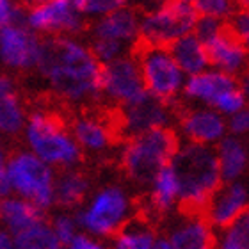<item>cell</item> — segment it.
I'll list each match as a JSON object with an SVG mask.
<instances>
[{
	"label": "cell",
	"mask_w": 249,
	"mask_h": 249,
	"mask_svg": "<svg viewBox=\"0 0 249 249\" xmlns=\"http://www.w3.org/2000/svg\"><path fill=\"white\" fill-rule=\"evenodd\" d=\"M36 70L47 82L50 93L62 104L82 107L102 100V64L88 43L77 36L43 37Z\"/></svg>",
	"instance_id": "obj_1"
},
{
	"label": "cell",
	"mask_w": 249,
	"mask_h": 249,
	"mask_svg": "<svg viewBox=\"0 0 249 249\" xmlns=\"http://www.w3.org/2000/svg\"><path fill=\"white\" fill-rule=\"evenodd\" d=\"M180 182V201L183 212H203L212 194L223 183L213 146L199 142H180L171 159Z\"/></svg>",
	"instance_id": "obj_2"
},
{
	"label": "cell",
	"mask_w": 249,
	"mask_h": 249,
	"mask_svg": "<svg viewBox=\"0 0 249 249\" xmlns=\"http://www.w3.org/2000/svg\"><path fill=\"white\" fill-rule=\"evenodd\" d=\"M21 135L27 150L53 169H68L80 164L82 150L71 135L70 124L50 109H34L27 112Z\"/></svg>",
	"instance_id": "obj_3"
},
{
	"label": "cell",
	"mask_w": 249,
	"mask_h": 249,
	"mask_svg": "<svg viewBox=\"0 0 249 249\" xmlns=\"http://www.w3.org/2000/svg\"><path fill=\"white\" fill-rule=\"evenodd\" d=\"M180 139L171 126H160L124 137L120 160L126 177L137 185H148L157 171L169 164Z\"/></svg>",
	"instance_id": "obj_4"
},
{
	"label": "cell",
	"mask_w": 249,
	"mask_h": 249,
	"mask_svg": "<svg viewBox=\"0 0 249 249\" xmlns=\"http://www.w3.org/2000/svg\"><path fill=\"white\" fill-rule=\"evenodd\" d=\"M132 213L134 203L128 192L120 185H105L86 197L75 215L80 230L100 240H107L128 223Z\"/></svg>",
	"instance_id": "obj_5"
},
{
	"label": "cell",
	"mask_w": 249,
	"mask_h": 249,
	"mask_svg": "<svg viewBox=\"0 0 249 249\" xmlns=\"http://www.w3.org/2000/svg\"><path fill=\"white\" fill-rule=\"evenodd\" d=\"M53 185L55 169L32 151L23 150L9 155L5 164V187L9 194L23 197L43 212H48L55 207Z\"/></svg>",
	"instance_id": "obj_6"
},
{
	"label": "cell",
	"mask_w": 249,
	"mask_h": 249,
	"mask_svg": "<svg viewBox=\"0 0 249 249\" xmlns=\"http://www.w3.org/2000/svg\"><path fill=\"white\" fill-rule=\"evenodd\" d=\"M197 16L199 15L192 4L180 0H162L141 16L139 43L169 47L178 37L192 32Z\"/></svg>",
	"instance_id": "obj_7"
},
{
	"label": "cell",
	"mask_w": 249,
	"mask_h": 249,
	"mask_svg": "<svg viewBox=\"0 0 249 249\" xmlns=\"http://www.w3.org/2000/svg\"><path fill=\"white\" fill-rule=\"evenodd\" d=\"M134 53L139 62L142 82L148 94L167 104H175L178 96H182L187 77L171 55L169 48L139 43V48Z\"/></svg>",
	"instance_id": "obj_8"
},
{
	"label": "cell",
	"mask_w": 249,
	"mask_h": 249,
	"mask_svg": "<svg viewBox=\"0 0 249 249\" xmlns=\"http://www.w3.org/2000/svg\"><path fill=\"white\" fill-rule=\"evenodd\" d=\"M146 94L148 91L142 82L139 62L134 52L121 55L107 64H102V75H100L102 100L120 109L123 105L144 98Z\"/></svg>",
	"instance_id": "obj_9"
},
{
	"label": "cell",
	"mask_w": 249,
	"mask_h": 249,
	"mask_svg": "<svg viewBox=\"0 0 249 249\" xmlns=\"http://www.w3.org/2000/svg\"><path fill=\"white\" fill-rule=\"evenodd\" d=\"M86 20L70 0H43L23 11V21L41 37L78 36L86 29Z\"/></svg>",
	"instance_id": "obj_10"
},
{
	"label": "cell",
	"mask_w": 249,
	"mask_h": 249,
	"mask_svg": "<svg viewBox=\"0 0 249 249\" xmlns=\"http://www.w3.org/2000/svg\"><path fill=\"white\" fill-rule=\"evenodd\" d=\"M41 47L43 37L23 18L0 25V64L11 71L36 70Z\"/></svg>",
	"instance_id": "obj_11"
},
{
	"label": "cell",
	"mask_w": 249,
	"mask_h": 249,
	"mask_svg": "<svg viewBox=\"0 0 249 249\" xmlns=\"http://www.w3.org/2000/svg\"><path fill=\"white\" fill-rule=\"evenodd\" d=\"M171 105L173 104L162 102L151 94H146L144 98L118 109V116L114 120L116 130L123 137H132L153 128L171 126L175 118Z\"/></svg>",
	"instance_id": "obj_12"
},
{
	"label": "cell",
	"mask_w": 249,
	"mask_h": 249,
	"mask_svg": "<svg viewBox=\"0 0 249 249\" xmlns=\"http://www.w3.org/2000/svg\"><path fill=\"white\" fill-rule=\"evenodd\" d=\"M178 126H180V135L185 141L208 146H215L228 134L226 118L213 107L207 105L183 112L180 116Z\"/></svg>",
	"instance_id": "obj_13"
},
{
	"label": "cell",
	"mask_w": 249,
	"mask_h": 249,
	"mask_svg": "<svg viewBox=\"0 0 249 249\" xmlns=\"http://www.w3.org/2000/svg\"><path fill=\"white\" fill-rule=\"evenodd\" d=\"M71 135L77 141L78 148L88 153H105L112 148L118 135L114 121H109L107 118L94 112H80L70 123Z\"/></svg>",
	"instance_id": "obj_14"
},
{
	"label": "cell",
	"mask_w": 249,
	"mask_h": 249,
	"mask_svg": "<svg viewBox=\"0 0 249 249\" xmlns=\"http://www.w3.org/2000/svg\"><path fill=\"white\" fill-rule=\"evenodd\" d=\"M249 194L239 180L223 182L219 189L212 194L208 203L203 208V215L213 230H223L228 226L240 212L249 207Z\"/></svg>",
	"instance_id": "obj_15"
},
{
	"label": "cell",
	"mask_w": 249,
	"mask_h": 249,
	"mask_svg": "<svg viewBox=\"0 0 249 249\" xmlns=\"http://www.w3.org/2000/svg\"><path fill=\"white\" fill-rule=\"evenodd\" d=\"M139 21L141 15L128 5H118L116 9L94 18L91 25V37H102L118 41L130 50L139 45Z\"/></svg>",
	"instance_id": "obj_16"
},
{
	"label": "cell",
	"mask_w": 249,
	"mask_h": 249,
	"mask_svg": "<svg viewBox=\"0 0 249 249\" xmlns=\"http://www.w3.org/2000/svg\"><path fill=\"white\" fill-rule=\"evenodd\" d=\"M237 84H239V78L208 66L207 70L194 73V75H189L185 78L182 96L185 100H189V102H194V104L215 107L219 98L230 88H233Z\"/></svg>",
	"instance_id": "obj_17"
},
{
	"label": "cell",
	"mask_w": 249,
	"mask_h": 249,
	"mask_svg": "<svg viewBox=\"0 0 249 249\" xmlns=\"http://www.w3.org/2000/svg\"><path fill=\"white\" fill-rule=\"evenodd\" d=\"M208 52V62L210 66L239 78L249 68V53L244 45L226 29L221 31L215 37L205 43Z\"/></svg>",
	"instance_id": "obj_18"
},
{
	"label": "cell",
	"mask_w": 249,
	"mask_h": 249,
	"mask_svg": "<svg viewBox=\"0 0 249 249\" xmlns=\"http://www.w3.org/2000/svg\"><path fill=\"white\" fill-rule=\"evenodd\" d=\"M187 217L166 235L171 249H210L215 244V230L201 212H185Z\"/></svg>",
	"instance_id": "obj_19"
},
{
	"label": "cell",
	"mask_w": 249,
	"mask_h": 249,
	"mask_svg": "<svg viewBox=\"0 0 249 249\" xmlns=\"http://www.w3.org/2000/svg\"><path fill=\"white\" fill-rule=\"evenodd\" d=\"M27 120L25 104L9 75L0 73V135L16 137L21 134Z\"/></svg>",
	"instance_id": "obj_20"
},
{
	"label": "cell",
	"mask_w": 249,
	"mask_h": 249,
	"mask_svg": "<svg viewBox=\"0 0 249 249\" xmlns=\"http://www.w3.org/2000/svg\"><path fill=\"white\" fill-rule=\"evenodd\" d=\"M89 191L91 183L82 171L77 167L61 169V175H55L53 203L62 210H77L89 196Z\"/></svg>",
	"instance_id": "obj_21"
},
{
	"label": "cell",
	"mask_w": 249,
	"mask_h": 249,
	"mask_svg": "<svg viewBox=\"0 0 249 249\" xmlns=\"http://www.w3.org/2000/svg\"><path fill=\"white\" fill-rule=\"evenodd\" d=\"M215 146L217 148H213V150H215V157H217V167L221 180L223 182L239 180L246 173L249 164V155L244 142L237 135L226 134Z\"/></svg>",
	"instance_id": "obj_22"
},
{
	"label": "cell",
	"mask_w": 249,
	"mask_h": 249,
	"mask_svg": "<svg viewBox=\"0 0 249 249\" xmlns=\"http://www.w3.org/2000/svg\"><path fill=\"white\" fill-rule=\"evenodd\" d=\"M41 217H45V212L41 208H37L34 203L27 201L23 197L7 192L0 199V224L11 235L25 230L27 226H31Z\"/></svg>",
	"instance_id": "obj_23"
},
{
	"label": "cell",
	"mask_w": 249,
	"mask_h": 249,
	"mask_svg": "<svg viewBox=\"0 0 249 249\" xmlns=\"http://www.w3.org/2000/svg\"><path fill=\"white\" fill-rule=\"evenodd\" d=\"M150 189V207L157 213H167L180 201V182L171 162L159 169L148 183Z\"/></svg>",
	"instance_id": "obj_24"
},
{
	"label": "cell",
	"mask_w": 249,
	"mask_h": 249,
	"mask_svg": "<svg viewBox=\"0 0 249 249\" xmlns=\"http://www.w3.org/2000/svg\"><path fill=\"white\" fill-rule=\"evenodd\" d=\"M167 48L175 57L177 64L180 66V70L185 73V77L203 71L210 66L207 45L194 32H189L185 36L178 37L177 41H173Z\"/></svg>",
	"instance_id": "obj_25"
},
{
	"label": "cell",
	"mask_w": 249,
	"mask_h": 249,
	"mask_svg": "<svg viewBox=\"0 0 249 249\" xmlns=\"http://www.w3.org/2000/svg\"><path fill=\"white\" fill-rule=\"evenodd\" d=\"M13 246L18 249H59L57 242L52 231L50 221L41 217L39 221L32 223L25 230L13 235Z\"/></svg>",
	"instance_id": "obj_26"
},
{
	"label": "cell",
	"mask_w": 249,
	"mask_h": 249,
	"mask_svg": "<svg viewBox=\"0 0 249 249\" xmlns=\"http://www.w3.org/2000/svg\"><path fill=\"white\" fill-rule=\"evenodd\" d=\"M116 249H153L157 233L144 221L130 219L123 228L112 237Z\"/></svg>",
	"instance_id": "obj_27"
},
{
	"label": "cell",
	"mask_w": 249,
	"mask_h": 249,
	"mask_svg": "<svg viewBox=\"0 0 249 249\" xmlns=\"http://www.w3.org/2000/svg\"><path fill=\"white\" fill-rule=\"evenodd\" d=\"M219 231L217 246L221 249H249V207Z\"/></svg>",
	"instance_id": "obj_28"
},
{
	"label": "cell",
	"mask_w": 249,
	"mask_h": 249,
	"mask_svg": "<svg viewBox=\"0 0 249 249\" xmlns=\"http://www.w3.org/2000/svg\"><path fill=\"white\" fill-rule=\"evenodd\" d=\"M50 226H52V231L57 242L61 244V248H68L73 237L80 231L77 215L71 210H61L59 213H55L53 219L50 221Z\"/></svg>",
	"instance_id": "obj_29"
},
{
	"label": "cell",
	"mask_w": 249,
	"mask_h": 249,
	"mask_svg": "<svg viewBox=\"0 0 249 249\" xmlns=\"http://www.w3.org/2000/svg\"><path fill=\"white\" fill-rule=\"evenodd\" d=\"M192 5L199 16H212L221 21H228L239 9L237 0H196Z\"/></svg>",
	"instance_id": "obj_30"
},
{
	"label": "cell",
	"mask_w": 249,
	"mask_h": 249,
	"mask_svg": "<svg viewBox=\"0 0 249 249\" xmlns=\"http://www.w3.org/2000/svg\"><path fill=\"white\" fill-rule=\"evenodd\" d=\"M91 52L94 53V57L98 59L100 64H107V62L114 61V59L126 55V53L134 52L128 47H124L118 41H110V39H102V37H91L89 41Z\"/></svg>",
	"instance_id": "obj_31"
},
{
	"label": "cell",
	"mask_w": 249,
	"mask_h": 249,
	"mask_svg": "<svg viewBox=\"0 0 249 249\" xmlns=\"http://www.w3.org/2000/svg\"><path fill=\"white\" fill-rule=\"evenodd\" d=\"M70 2L75 5V9L80 15H84L89 20L104 16L105 13H109V11L116 9L118 5L124 4L121 0H70Z\"/></svg>",
	"instance_id": "obj_32"
},
{
	"label": "cell",
	"mask_w": 249,
	"mask_h": 249,
	"mask_svg": "<svg viewBox=\"0 0 249 249\" xmlns=\"http://www.w3.org/2000/svg\"><path fill=\"white\" fill-rule=\"evenodd\" d=\"M246 105H248V100H246L240 86L237 84V86H233V88H230L228 91L219 98V102L215 104L213 109L217 110V112H221L224 118H228V116L239 112V110L242 109V107H246Z\"/></svg>",
	"instance_id": "obj_33"
},
{
	"label": "cell",
	"mask_w": 249,
	"mask_h": 249,
	"mask_svg": "<svg viewBox=\"0 0 249 249\" xmlns=\"http://www.w3.org/2000/svg\"><path fill=\"white\" fill-rule=\"evenodd\" d=\"M226 25L249 53V9H237L226 21Z\"/></svg>",
	"instance_id": "obj_34"
},
{
	"label": "cell",
	"mask_w": 249,
	"mask_h": 249,
	"mask_svg": "<svg viewBox=\"0 0 249 249\" xmlns=\"http://www.w3.org/2000/svg\"><path fill=\"white\" fill-rule=\"evenodd\" d=\"M226 29V21H221L212 16H197L196 25L192 29V32L196 34L203 43L210 41L212 37H215L221 31Z\"/></svg>",
	"instance_id": "obj_35"
},
{
	"label": "cell",
	"mask_w": 249,
	"mask_h": 249,
	"mask_svg": "<svg viewBox=\"0 0 249 249\" xmlns=\"http://www.w3.org/2000/svg\"><path fill=\"white\" fill-rule=\"evenodd\" d=\"M226 123H228V132L231 135H248L249 134V104L246 107L235 112V114L228 116L226 118Z\"/></svg>",
	"instance_id": "obj_36"
},
{
	"label": "cell",
	"mask_w": 249,
	"mask_h": 249,
	"mask_svg": "<svg viewBox=\"0 0 249 249\" xmlns=\"http://www.w3.org/2000/svg\"><path fill=\"white\" fill-rule=\"evenodd\" d=\"M23 18V5L16 0H0V25Z\"/></svg>",
	"instance_id": "obj_37"
},
{
	"label": "cell",
	"mask_w": 249,
	"mask_h": 249,
	"mask_svg": "<svg viewBox=\"0 0 249 249\" xmlns=\"http://www.w3.org/2000/svg\"><path fill=\"white\" fill-rule=\"evenodd\" d=\"M68 248L70 249H102L104 246H102V240L96 239L94 235L80 230V231L71 239V242L68 244Z\"/></svg>",
	"instance_id": "obj_38"
},
{
	"label": "cell",
	"mask_w": 249,
	"mask_h": 249,
	"mask_svg": "<svg viewBox=\"0 0 249 249\" xmlns=\"http://www.w3.org/2000/svg\"><path fill=\"white\" fill-rule=\"evenodd\" d=\"M7 159H9V153H7L4 141H2V135H0V182L4 183H5V164H7Z\"/></svg>",
	"instance_id": "obj_39"
},
{
	"label": "cell",
	"mask_w": 249,
	"mask_h": 249,
	"mask_svg": "<svg viewBox=\"0 0 249 249\" xmlns=\"http://www.w3.org/2000/svg\"><path fill=\"white\" fill-rule=\"evenodd\" d=\"M13 235L0 224V249H13Z\"/></svg>",
	"instance_id": "obj_40"
},
{
	"label": "cell",
	"mask_w": 249,
	"mask_h": 249,
	"mask_svg": "<svg viewBox=\"0 0 249 249\" xmlns=\"http://www.w3.org/2000/svg\"><path fill=\"white\" fill-rule=\"evenodd\" d=\"M239 86H240V89H242V93H244L246 100H248V104H249V68L239 77Z\"/></svg>",
	"instance_id": "obj_41"
},
{
	"label": "cell",
	"mask_w": 249,
	"mask_h": 249,
	"mask_svg": "<svg viewBox=\"0 0 249 249\" xmlns=\"http://www.w3.org/2000/svg\"><path fill=\"white\" fill-rule=\"evenodd\" d=\"M16 2H20L23 7H29L32 4H37V2H43V0H16Z\"/></svg>",
	"instance_id": "obj_42"
},
{
	"label": "cell",
	"mask_w": 249,
	"mask_h": 249,
	"mask_svg": "<svg viewBox=\"0 0 249 249\" xmlns=\"http://www.w3.org/2000/svg\"><path fill=\"white\" fill-rule=\"evenodd\" d=\"M239 9H249V0H237Z\"/></svg>",
	"instance_id": "obj_43"
},
{
	"label": "cell",
	"mask_w": 249,
	"mask_h": 249,
	"mask_svg": "<svg viewBox=\"0 0 249 249\" xmlns=\"http://www.w3.org/2000/svg\"><path fill=\"white\" fill-rule=\"evenodd\" d=\"M7 194V187H5V183L4 182H0V199Z\"/></svg>",
	"instance_id": "obj_44"
},
{
	"label": "cell",
	"mask_w": 249,
	"mask_h": 249,
	"mask_svg": "<svg viewBox=\"0 0 249 249\" xmlns=\"http://www.w3.org/2000/svg\"><path fill=\"white\" fill-rule=\"evenodd\" d=\"M180 2H185V4H194L196 0H180Z\"/></svg>",
	"instance_id": "obj_45"
},
{
	"label": "cell",
	"mask_w": 249,
	"mask_h": 249,
	"mask_svg": "<svg viewBox=\"0 0 249 249\" xmlns=\"http://www.w3.org/2000/svg\"><path fill=\"white\" fill-rule=\"evenodd\" d=\"M121 2H126V0H121Z\"/></svg>",
	"instance_id": "obj_46"
}]
</instances>
